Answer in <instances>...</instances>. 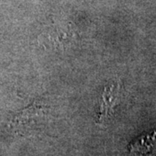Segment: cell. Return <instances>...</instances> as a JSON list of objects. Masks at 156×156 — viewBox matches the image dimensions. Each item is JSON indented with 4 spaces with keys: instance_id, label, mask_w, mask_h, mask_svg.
I'll return each mask as SVG.
<instances>
[{
    "instance_id": "obj_1",
    "label": "cell",
    "mask_w": 156,
    "mask_h": 156,
    "mask_svg": "<svg viewBox=\"0 0 156 156\" xmlns=\"http://www.w3.org/2000/svg\"><path fill=\"white\" fill-rule=\"evenodd\" d=\"M74 38L75 33L72 28L59 25H53L50 28H47L39 37L40 43L42 44L62 50L71 44Z\"/></svg>"
},
{
    "instance_id": "obj_2",
    "label": "cell",
    "mask_w": 156,
    "mask_h": 156,
    "mask_svg": "<svg viewBox=\"0 0 156 156\" xmlns=\"http://www.w3.org/2000/svg\"><path fill=\"white\" fill-rule=\"evenodd\" d=\"M119 91L120 86L115 84L108 87L107 86L103 89L97 120V123L99 125H103L106 123L108 120L114 115L115 107L119 101Z\"/></svg>"
},
{
    "instance_id": "obj_3",
    "label": "cell",
    "mask_w": 156,
    "mask_h": 156,
    "mask_svg": "<svg viewBox=\"0 0 156 156\" xmlns=\"http://www.w3.org/2000/svg\"><path fill=\"white\" fill-rule=\"evenodd\" d=\"M156 142V131L141 134L128 146V153L133 156H148Z\"/></svg>"
}]
</instances>
